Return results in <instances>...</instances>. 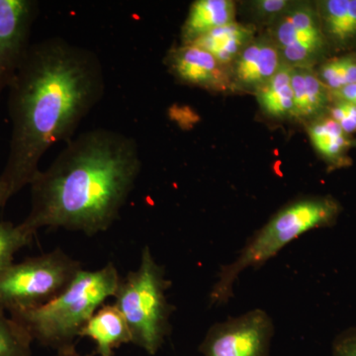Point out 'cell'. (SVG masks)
Instances as JSON below:
<instances>
[{
    "label": "cell",
    "instance_id": "1",
    "mask_svg": "<svg viewBox=\"0 0 356 356\" xmlns=\"http://www.w3.org/2000/svg\"><path fill=\"white\" fill-rule=\"evenodd\" d=\"M104 90L95 51L60 37L31 44L7 89L11 137L0 175L6 203L29 186L46 152L72 139Z\"/></svg>",
    "mask_w": 356,
    "mask_h": 356
},
{
    "label": "cell",
    "instance_id": "2",
    "mask_svg": "<svg viewBox=\"0 0 356 356\" xmlns=\"http://www.w3.org/2000/svg\"><path fill=\"white\" fill-rule=\"evenodd\" d=\"M142 170L132 137L95 129L70 139L46 170L30 182L31 207L20 225L95 236L118 220Z\"/></svg>",
    "mask_w": 356,
    "mask_h": 356
},
{
    "label": "cell",
    "instance_id": "3",
    "mask_svg": "<svg viewBox=\"0 0 356 356\" xmlns=\"http://www.w3.org/2000/svg\"><path fill=\"white\" fill-rule=\"evenodd\" d=\"M116 266L109 262L97 270L81 269L55 299L37 308L8 314L44 348L56 351L76 346L84 325L120 282Z\"/></svg>",
    "mask_w": 356,
    "mask_h": 356
},
{
    "label": "cell",
    "instance_id": "4",
    "mask_svg": "<svg viewBox=\"0 0 356 356\" xmlns=\"http://www.w3.org/2000/svg\"><path fill=\"white\" fill-rule=\"evenodd\" d=\"M341 210L339 203L330 196L302 197L281 208L248 238L235 261L220 267L216 282L210 292V306L228 304L243 271L261 268L307 232L332 227Z\"/></svg>",
    "mask_w": 356,
    "mask_h": 356
},
{
    "label": "cell",
    "instance_id": "5",
    "mask_svg": "<svg viewBox=\"0 0 356 356\" xmlns=\"http://www.w3.org/2000/svg\"><path fill=\"white\" fill-rule=\"evenodd\" d=\"M170 287L165 267L154 259L149 245H145L139 266L121 277L113 296L114 305L130 329L132 343L149 355L159 353L172 331L170 318L175 307L166 296Z\"/></svg>",
    "mask_w": 356,
    "mask_h": 356
},
{
    "label": "cell",
    "instance_id": "6",
    "mask_svg": "<svg viewBox=\"0 0 356 356\" xmlns=\"http://www.w3.org/2000/svg\"><path fill=\"white\" fill-rule=\"evenodd\" d=\"M83 269L81 262L60 248L0 271V308L6 313L43 306L58 296Z\"/></svg>",
    "mask_w": 356,
    "mask_h": 356
},
{
    "label": "cell",
    "instance_id": "7",
    "mask_svg": "<svg viewBox=\"0 0 356 356\" xmlns=\"http://www.w3.org/2000/svg\"><path fill=\"white\" fill-rule=\"evenodd\" d=\"M266 32L277 47L283 63L292 69H314L327 51L317 8L311 2L294 1Z\"/></svg>",
    "mask_w": 356,
    "mask_h": 356
},
{
    "label": "cell",
    "instance_id": "8",
    "mask_svg": "<svg viewBox=\"0 0 356 356\" xmlns=\"http://www.w3.org/2000/svg\"><path fill=\"white\" fill-rule=\"evenodd\" d=\"M274 332L270 316L254 309L213 325L198 350L203 356H270Z\"/></svg>",
    "mask_w": 356,
    "mask_h": 356
},
{
    "label": "cell",
    "instance_id": "9",
    "mask_svg": "<svg viewBox=\"0 0 356 356\" xmlns=\"http://www.w3.org/2000/svg\"><path fill=\"white\" fill-rule=\"evenodd\" d=\"M38 13L35 0H0V96L13 83L31 47Z\"/></svg>",
    "mask_w": 356,
    "mask_h": 356
},
{
    "label": "cell",
    "instance_id": "10",
    "mask_svg": "<svg viewBox=\"0 0 356 356\" xmlns=\"http://www.w3.org/2000/svg\"><path fill=\"white\" fill-rule=\"evenodd\" d=\"M165 64L178 83L210 92H234L229 69L196 44H175L166 53Z\"/></svg>",
    "mask_w": 356,
    "mask_h": 356
},
{
    "label": "cell",
    "instance_id": "11",
    "mask_svg": "<svg viewBox=\"0 0 356 356\" xmlns=\"http://www.w3.org/2000/svg\"><path fill=\"white\" fill-rule=\"evenodd\" d=\"M284 64L277 47L266 32L257 35L229 67L234 92L254 95Z\"/></svg>",
    "mask_w": 356,
    "mask_h": 356
},
{
    "label": "cell",
    "instance_id": "12",
    "mask_svg": "<svg viewBox=\"0 0 356 356\" xmlns=\"http://www.w3.org/2000/svg\"><path fill=\"white\" fill-rule=\"evenodd\" d=\"M81 337L90 339L99 356H113L115 350L132 343L127 322L114 304L100 307L84 325Z\"/></svg>",
    "mask_w": 356,
    "mask_h": 356
},
{
    "label": "cell",
    "instance_id": "13",
    "mask_svg": "<svg viewBox=\"0 0 356 356\" xmlns=\"http://www.w3.org/2000/svg\"><path fill=\"white\" fill-rule=\"evenodd\" d=\"M291 86L296 120L309 123L325 115L331 106V91L314 69H292Z\"/></svg>",
    "mask_w": 356,
    "mask_h": 356
},
{
    "label": "cell",
    "instance_id": "14",
    "mask_svg": "<svg viewBox=\"0 0 356 356\" xmlns=\"http://www.w3.org/2000/svg\"><path fill=\"white\" fill-rule=\"evenodd\" d=\"M234 0H196L180 31V43L192 44L208 33L236 21Z\"/></svg>",
    "mask_w": 356,
    "mask_h": 356
},
{
    "label": "cell",
    "instance_id": "15",
    "mask_svg": "<svg viewBox=\"0 0 356 356\" xmlns=\"http://www.w3.org/2000/svg\"><path fill=\"white\" fill-rule=\"evenodd\" d=\"M257 35L254 24L234 21L204 35L192 44L207 51L220 64L229 69Z\"/></svg>",
    "mask_w": 356,
    "mask_h": 356
},
{
    "label": "cell",
    "instance_id": "16",
    "mask_svg": "<svg viewBox=\"0 0 356 356\" xmlns=\"http://www.w3.org/2000/svg\"><path fill=\"white\" fill-rule=\"evenodd\" d=\"M307 132L314 149L331 168H343L348 165L346 158L353 142L330 116L318 117L307 123Z\"/></svg>",
    "mask_w": 356,
    "mask_h": 356
},
{
    "label": "cell",
    "instance_id": "17",
    "mask_svg": "<svg viewBox=\"0 0 356 356\" xmlns=\"http://www.w3.org/2000/svg\"><path fill=\"white\" fill-rule=\"evenodd\" d=\"M327 43L348 46L356 39V0H323L315 4Z\"/></svg>",
    "mask_w": 356,
    "mask_h": 356
},
{
    "label": "cell",
    "instance_id": "18",
    "mask_svg": "<svg viewBox=\"0 0 356 356\" xmlns=\"http://www.w3.org/2000/svg\"><path fill=\"white\" fill-rule=\"evenodd\" d=\"M292 67L283 64L273 79L254 93L261 111L278 120L294 119Z\"/></svg>",
    "mask_w": 356,
    "mask_h": 356
},
{
    "label": "cell",
    "instance_id": "19",
    "mask_svg": "<svg viewBox=\"0 0 356 356\" xmlns=\"http://www.w3.org/2000/svg\"><path fill=\"white\" fill-rule=\"evenodd\" d=\"M32 343L24 327L0 308V356H32Z\"/></svg>",
    "mask_w": 356,
    "mask_h": 356
},
{
    "label": "cell",
    "instance_id": "20",
    "mask_svg": "<svg viewBox=\"0 0 356 356\" xmlns=\"http://www.w3.org/2000/svg\"><path fill=\"white\" fill-rule=\"evenodd\" d=\"M317 74L331 92L339 90L356 83V60L348 56L327 60L321 65Z\"/></svg>",
    "mask_w": 356,
    "mask_h": 356
},
{
    "label": "cell",
    "instance_id": "21",
    "mask_svg": "<svg viewBox=\"0 0 356 356\" xmlns=\"http://www.w3.org/2000/svg\"><path fill=\"white\" fill-rule=\"evenodd\" d=\"M33 236L20 224L0 221V271L14 262L15 254L32 242Z\"/></svg>",
    "mask_w": 356,
    "mask_h": 356
},
{
    "label": "cell",
    "instance_id": "22",
    "mask_svg": "<svg viewBox=\"0 0 356 356\" xmlns=\"http://www.w3.org/2000/svg\"><path fill=\"white\" fill-rule=\"evenodd\" d=\"M295 0H254L248 2V13L257 24L269 27L280 18Z\"/></svg>",
    "mask_w": 356,
    "mask_h": 356
},
{
    "label": "cell",
    "instance_id": "23",
    "mask_svg": "<svg viewBox=\"0 0 356 356\" xmlns=\"http://www.w3.org/2000/svg\"><path fill=\"white\" fill-rule=\"evenodd\" d=\"M329 116L339 124L346 135L356 132V106L343 100H336L330 106Z\"/></svg>",
    "mask_w": 356,
    "mask_h": 356
},
{
    "label": "cell",
    "instance_id": "24",
    "mask_svg": "<svg viewBox=\"0 0 356 356\" xmlns=\"http://www.w3.org/2000/svg\"><path fill=\"white\" fill-rule=\"evenodd\" d=\"M332 356H356V327L341 332L332 341Z\"/></svg>",
    "mask_w": 356,
    "mask_h": 356
},
{
    "label": "cell",
    "instance_id": "25",
    "mask_svg": "<svg viewBox=\"0 0 356 356\" xmlns=\"http://www.w3.org/2000/svg\"><path fill=\"white\" fill-rule=\"evenodd\" d=\"M331 95L332 99L343 100V102H350L356 106V83L344 86L337 91H332Z\"/></svg>",
    "mask_w": 356,
    "mask_h": 356
},
{
    "label": "cell",
    "instance_id": "26",
    "mask_svg": "<svg viewBox=\"0 0 356 356\" xmlns=\"http://www.w3.org/2000/svg\"><path fill=\"white\" fill-rule=\"evenodd\" d=\"M55 356H84L81 355V353H77L76 350V346H72V348H67V350H63L60 351H57V355Z\"/></svg>",
    "mask_w": 356,
    "mask_h": 356
},
{
    "label": "cell",
    "instance_id": "27",
    "mask_svg": "<svg viewBox=\"0 0 356 356\" xmlns=\"http://www.w3.org/2000/svg\"><path fill=\"white\" fill-rule=\"evenodd\" d=\"M6 205V196H4L3 185L1 184L0 180V210Z\"/></svg>",
    "mask_w": 356,
    "mask_h": 356
},
{
    "label": "cell",
    "instance_id": "28",
    "mask_svg": "<svg viewBox=\"0 0 356 356\" xmlns=\"http://www.w3.org/2000/svg\"><path fill=\"white\" fill-rule=\"evenodd\" d=\"M353 147H356V140H353Z\"/></svg>",
    "mask_w": 356,
    "mask_h": 356
}]
</instances>
